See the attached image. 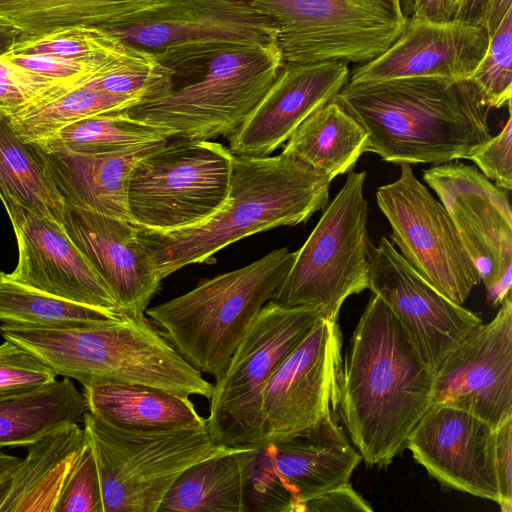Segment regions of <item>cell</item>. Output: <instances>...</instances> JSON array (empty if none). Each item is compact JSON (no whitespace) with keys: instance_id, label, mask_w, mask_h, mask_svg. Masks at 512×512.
<instances>
[{"instance_id":"cell-49","label":"cell","mask_w":512,"mask_h":512,"mask_svg":"<svg viewBox=\"0 0 512 512\" xmlns=\"http://www.w3.org/2000/svg\"><path fill=\"white\" fill-rule=\"evenodd\" d=\"M21 461L22 459L8 455L0 449V484L12 475Z\"/></svg>"},{"instance_id":"cell-41","label":"cell","mask_w":512,"mask_h":512,"mask_svg":"<svg viewBox=\"0 0 512 512\" xmlns=\"http://www.w3.org/2000/svg\"><path fill=\"white\" fill-rule=\"evenodd\" d=\"M70 85L43 77L16 66L0 56V108L15 110Z\"/></svg>"},{"instance_id":"cell-15","label":"cell","mask_w":512,"mask_h":512,"mask_svg":"<svg viewBox=\"0 0 512 512\" xmlns=\"http://www.w3.org/2000/svg\"><path fill=\"white\" fill-rule=\"evenodd\" d=\"M342 339L337 320L321 317L266 383L261 401L263 440L291 437L339 406Z\"/></svg>"},{"instance_id":"cell-42","label":"cell","mask_w":512,"mask_h":512,"mask_svg":"<svg viewBox=\"0 0 512 512\" xmlns=\"http://www.w3.org/2000/svg\"><path fill=\"white\" fill-rule=\"evenodd\" d=\"M509 116L501 132L475 147L467 156L481 173L497 187L512 189V115L511 103L507 104Z\"/></svg>"},{"instance_id":"cell-31","label":"cell","mask_w":512,"mask_h":512,"mask_svg":"<svg viewBox=\"0 0 512 512\" xmlns=\"http://www.w3.org/2000/svg\"><path fill=\"white\" fill-rule=\"evenodd\" d=\"M155 0H0V21L29 36L70 27L101 28L144 9Z\"/></svg>"},{"instance_id":"cell-8","label":"cell","mask_w":512,"mask_h":512,"mask_svg":"<svg viewBox=\"0 0 512 512\" xmlns=\"http://www.w3.org/2000/svg\"><path fill=\"white\" fill-rule=\"evenodd\" d=\"M366 172L348 173L343 187L326 206L272 301L287 307L309 306L337 320L344 301L368 289V203Z\"/></svg>"},{"instance_id":"cell-16","label":"cell","mask_w":512,"mask_h":512,"mask_svg":"<svg viewBox=\"0 0 512 512\" xmlns=\"http://www.w3.org/2000/svg\"><path fill=\"white\" fill-rule=\"evenodd\" d=\"M368 289L392 311L434 373L483 323L479 315L451 301L422 278L385 236L377 246H370Z\"/></svg>"},{"instance_id":"cell-11","label":"cell","mask_w":512,"mask_h":512,"mask_svg":"<svg viewBox=\"0 0 512 512\" xmlns=\"http://www.w3.org/2000/svg\"><path fill=\"white\" fill-rule=\"evenodd\" d=\"M278 29L283 63H365L385 52L408 18L400 0H247Z\"/></svg>"},{"instance_id":"cell-22","label":"cell","mask_w":512,"mask_h":512,"mask_svg":"<svg viewBox=\"0 0 512 512\" xmlns=\"http://www.w3.org/2000/svg\"><path fill=\"white\" fill-rule=\"evenodd\" d=\"M63 226L103 278L118 309L142 316L161 279L139 239L132 221L93 211L66 207Z\"/></svg>"},{"instance_id":"cell-43","label":"cell","mask_w":512,"mask_h":512,"mask_svg":"<svg viewBox=\"0 0 512 512\" xmlns=\"http://www.w3.org/2000/svg\"><path fill=\"white\" fill-rule=\"evenodd\" d=\"M495 463L502 512L512 510V416L495 428Z\"/></svg>"},{"instance_id":"cell-45","label":"cell","mask_w":512,"mask_h":512,"mask_svg":"<svg viewBox=\"0 0 512 512\" xmlns=\"http://www.w3.org/2000/svg\"><path fill=\"white\" fill-rule=\"evenodd\" d=\"M400 2L407 18L446 22L452 20L454 16L449 0H400Z\"/></svg>"},{"instance_id":"cell-6","label":"cell","mask_w":512,"mask_h":512,"mask_svg":"<svg viewBox=\"0 0 512 512\" xmlns=\"http://www.w3.org/2000/svg\"><path fill=\"white\" fill-rule=\"evenodd\" d=\"M295 256L287 247L274 249L244 267L202 280L145 313L192 367L217 379Z\"/></svg>"},{"instance_id":"cell-40","label":"cell","mask_w":512,"mask_h":512,"mask_svg":"<svg viewBox=\"0 0 512 512\" xmlns=\"http://www.w3.org/2000/svg\"><path fill=\"white\" fill-rule=\"evenodd\" d=\"M140 52L136 49L133 54L126 58L107 63L67 59L49 55L10 54L4 57L16 66L34 74L70 85H81L102 71L131 59Z\"/></svg>"},{"instance_id":"cell-32","label":"cell","mask_w":512,"mask_h":512,"mask_svg":"<svg viewBox=\"0 0 512 512\" xmlns=\"http://www.w3.org/2000/svg\"><path fill=\"white\" fill-rule=\"evenodd\" d=\"M137 104L136 100L81 84L68 86L15 110L4 111L22 140L39 143L80 119Z\"/></svg>"},{"instance_id":"cell-18","label":"cell","mask_w":512,"mask_h":512,"mask_svg":"<svg viewBox=\"0 0 512 512\" xmlns=\"http://www.w3.org/2000/svg\"><path fill=\"white\" fill-rule=\"evenodd\" d=\"M13 227L18 263L6 276L68 301L119 310L109 287L63 224L0 198Z\"/></svg>"},{"instance_id":"cell-24","label":"cell","mask_w":512,"mask_h":512,"mask_svg":"<svg viewBox=\"0 0 512 512\" xmlns=\"http://www.w3.org/2000/svg\"><path fill=\"white\" fill-rule=\"evenodd\" d=\"M166 143L102 154L46 150L35 145L66 207L132 221L127 200L131 173L142 159Z\"/></svg>"},{"instance_id":"cell-29","label":"cell","mask_w":512,"mask_h":512,"mask_svg":"<svg viewBox=\"0 0 512 512\" xmlns=\"http://www.w3.org/2000/svg\"><path fill=\"white\" fill-rule=\"evenodd\" d=\"M245 446H227L187 468L168 490L158 512H246Z\"/></svg>"},{"instance_id":"cell-19","label":"cell","mask_w":512,"mask_h":512,"mask_svg":"<svg viewBox=\"0 0 512 512\" xmlns=\"http://www.w3.org/2000/svg\"><path fill=\"white\" fill-rule=\"evenodd\" d=\"M496 432L464 410L432 403L407 438L415 461L441 485L498 503Z\"/></svg>"},{"instance_id":"cell-1","label":"cell","mask_w":512,"mask_h":512,"mask_svg":"<svg viewBox=\"0 0 512 512\" xmlns=\"http://www.w3.org/2000/svg\"><path fill=\"white\" fill-rule=\"evenodd\" d=\"M433 385L434 371L372 293L342 364L338 406L367 465L385 468L406 448L409 434L432 404Z\"/></svg>"},{"instance_id":"cell-13","label":"cell","mask_w":512,"mask_h":512,"mask_svg":"<svg viewBox=\"0 0 512 512\" xmlns=\"http://www.w3.org/2000/svg\"><path fill=\"white\" fill-rule=\"evenodd\" d=\"M376 202L391 239L410 266L451 301L463 305L480 274L444 206L401 164L395 181L378 187Z\"/></svg>"},{"instance_id":"cell-35","label":"cell","mask_w":512,"mask_h":512,"mask_svg":"<svg viewBox=\"0 0 512 512\" xmlns=\"http://www.w3.org/2000/svg\"><path fill=\"white\" fill-rule=\"evenodd\" d=\"M135 51L100 28L77 26L41 35L25 34L11 54L107 63L126 58Z\"/></svg>"},{"instance_id":"cell-30","label":"cell","mask_w":512,"mask_h":512,"mask_svg":"<svg viewBox=\"0 0 512 512\" xmlns=\"http://www.w3.org/2000/svg\"><path fill=\"white\" fill-rule=\"evenodd\" d=\"M63 224L66 206L34 143L22 140L0 108V198Z\"/></svg>"},{"instance_id":"cell-3","label":"cell","mask_w":512,"mask_h":512,"mask_svg":"<svg viewBox=\"0 0 512 512\" xmlns=\"http://www.w3.org/2000/svg\"><path fill=\"white\" fill-rule=\"evenodd\" d=\"M331 181L300 160L235 156L224 205L203 223L158 232L139 227V239L161 280L256 233L306 222L329 201Z\"/></svg>"},{"instance_id":"cell-39","label":"cell","mask_w":512,"mask_h":512,"mask_svg":"<svg viewBox=\"0 0 512 512\" xmlns=\"http://www.w3.org/2000/svg\"><path fill=\"white\" fill-rule=\"evenodd\" d=\"M55 512H103L96 462L85 436L62 488Z\"/></svg>"},{"instance_id":"cell-28","label":"cell","mask_w":512,"mask_h":512,"mask_svg":"<svg viewBox=\"0 0 512 512\" xmlns=\"http://www.w3.org/2000/svg\"><path fill=\"white\" fill-rule=\"evenodd\" d=\"M88 410L70 378L42 387L0 395V447L29 445L49 432L83 422Z\"/></svg>"},{"instance_id":"cell-46","label":"cell","mask_w":512,"mask_h":512,"mask_svg":"<svg viewBox=\"0 0 512 512\" xmlns=\"http://www.w3.org/2000/svg\"><path fill=\"white\" fill-rule=\"evenodd\" d=\"M490 0H462L452 20L483 26Z\"/></svg>"},{"instance_id":"cell-12","label":"cell","mask_w":512,"mask_h":512,"mask_svg":"<svg viewBox=\"0 0 512 512\" xmlns=\"http://www.w3.org/2000/svg\"><path fill=\"white\" fill-rule=\"evenodd\" d=\"M100 29L164 66L218 48L277 44L278 34L247 0H155Z\"/></svg>"},{"instance_id":"cell-10","label":"cell","mask_w":512,"mask_h":512,"mask_svg":"<svg viewBox=\"0 0 512 512\" xmlns=\"http://www.w3.org/2000/svg\"><path fill=\"white\" fill-rule=\"evenodd\" d=\"M321 317L315 307H287L272 300L262 307L213 384L206 423L218 444L262 442L264 387Z\"/></svg>"},{"instance_id":"cell-33","label":"cell","mask_w":512,"mask_h":512,"mask_svg":"<svg viewBox=\"0 0 512 512\" xmlns=\"http://www.w3.org/2000/svg\"><path fill=\"white\" fill-rule=\"evenodd\" d=\"M172 138L169 129L133 118L123 109L80 119L34 144L46 150L102 154L168 142Z\"/></svg>"},{"instance_id":"cell-47","label":"cell","mask_w":512,"mask_h":512,"mask_svg":"<svg viewBox=\"0 0 512 512\" xmlns=\"http://www.w3.org/2000/svg\"><path fill=\"white\" fill-rule=\"evenodd\" d=\"M512 8V0H490L483 27L489 38L492 36L506 12Z\"/></svg>"},{"instance_id":"cell-2","label":"cell","mask_w":512,"mask_h":512,"mask_svg":"<svg viewBox=\"0 0 512 512\" xmlns=\"http://www.w3.org/2000/svg\"><path fill=\"white\" fill-rule=\"evenodd\" d=\"M334 100L365 129L367 152L395 164L467 159L491 137L490 108L469 78L347 82Z\"/></svg>"},{"instance_id":"cell-26","label":"cell","mask_w":512,"mask_h":512,"mask_svg":"<svg viewBox=\"0 0 512 512\" xmlns=\"http://www.w3.org/2000/svg\"><path fill=\"white\" fill-rule=\"evenodd\" d=\"M88 411L118 428L169 431L206 426L190 397L160 389L109 383L83 387Z\"/></svg>"},{"instance_id":"cell-14","label":"cell","mask_w":512,"mask_h":512,"mask_svg":"<svg viewBox=\"0 0 512 512\" xmlns=\"http://www.w3.org/2000/svg\"><path fill=\"white\" fill-rule=\"evenodd\" d=\"M423 180L448 212L493 307L511 294L512 217L505 191L461 162L423 170Z\"/></svg>"},{"instance_id":"cell-20","label":"cell","mask_w":512,"mask_h":512,"mask_svg":"<svg viewBox=\"0 0 512 512\" xmlns=\"http://www.w3.org/2000/svg\"><path fill=\"white\" fill-rule=\"evenodd\" d=\"M348 63H283L276 79L229 139L235 156H268L316 109L340 92Z\"/></svg>"},{"instance_id":"cell-25","label":"cell","mask_w":512,"mask_h":512,"mask_svg":"<svg viewBox=\"0 0 512 512\" xmlns=\"http://www.w3.org/2000/svg\"><path fill=\"white\" fill-rule=\"evenodd\" d=\"M83 443V428L71 423L27 445L26 458L0 484V512H55Z\"/></svg>"},{"instance_id":"cell-4","label":"cell","mask_w":512,"mask_h":512,"mask_svg":"<svg viewBox=\"0 0 512 512\" xmlns=\"http://www.w3.org/2000/svg\"><path fill=\"white\" fill-rule=\"evenodd\" d=\"M0 334L83 387L143 385L207 400L213 384L192 367L145 315L74 329L1 324Z\"/></svg>"},{"instance_id":"cell-48","label":"cell","mask_w":512,"mask_h":512,"mask_svg":"<svg viewBox=\"0 0 512 512\" xmlns=\"http://www.w3.org/2000/svg\"><path fill=\"white\" fill-rule=\"evenodd\" d=\"M24 36L25 33L17 27L0 21V56L11 54Z\"/></svg>"},{"instance_id":"cell-51","label":"cell","mask_w":512,"mask_h":512,"mask_svg":"<svg viewBox=\"0 0 512 512\" xmlns=\"http://www.w3.org/2000/svg\"><path fill=\"white\" fill-rule=\"evenodd\" d=\"M4 272L0 268V278L3 276Z\"/></svg>"},{"instance_id":"cell-23","label":"cell","mask_w":512,"mask_h":512,"mask_svg":"<svg viewBox=\"0 0 512 512\" xmlns=\"http://www.w3.org/2000/svg\"><path fill=\"white\" fill-rule=\"evenodd\" d=\"M261 444L275 474L293 496L296 512L304 502L350 482L362 461L335 415L291 437Z\"/></svg>"},{"instance_id":"cell-34","label":"cell","mask_w":512,"mask_h":512,"mask_svg":"<svg viewBox=\"0 0 512 512\" xmlns=\"http://www.w3.org/2000/svg\"><path fill=\"white\" fill-rule=\"evenodd\" d=\"M124 316L120 310L104 309L61 299L0 278V322L53 329H74L107 324Z\"/></svg>"},{"instance_id":"cell-17","label":"cell","mask_w":512,"mask_h":512,"mask_svg":"<svg viewBox=\"0 0 512 512\" xmlns=\"http://www.w3.org/2000/svg\"><path fill=\"white\" fill-rule=\"evenodd\" d=\"M432 403L469 412L493 428L512 416L511 294L493 320L475 328L436 369Z\"/></svg>"},{"instance_id":"cell-21","label":"cell","mask_w":512,"mask_h":512,"mask_svg":"<svg viewBox=\"0 0 512 512\" xmlns=\"http://www.w3.org/2000/svg\"><path fill=\"white\" fill-rule=\"evenodd\" d=\"M488 43L483 26L408 18L400 37L378 57L356 66L348 82L410 77L467 79L485 55Z\"/></svg>"},{"instance_id":"cell-5","label":"cell","mask_w":512,"mask_h":512,"mask_svg":"<svg viewBox=\"0 0 512 512\" xmlns=\"http://www.w3.org/2000/svg\"><path fill=\"white\" fill-rule=\"evenodd\" d=\"M277 44L218 48L166 65L173 86L165 96L129 107L136 119L169 129L174 138L229 137L276 79Z\"/></svg>"},{"instance_id":"cell-7","label":"cell","mask_w":512,"mask_h":512,"mask_svg":"<svg viewBox=\"0 0 512 512\" xmlns=\"http://www.w3.org/2000/svg\"><path fill=\"white\" fill-rule=\"evenodd\" d=\"M99 476L103 512H158L176 479L227 447L207 425L169 431L113 426L90 411L83 419Z\"/></svg>"},{"instance_id":"cell-27","label":"cell","mask_w":512,"mask_h":512,"mask_svg":"<svg viewBox=\"0 0 512 512\" xmlns=\"http://www.w3.org/2000/svg\"><path fill=\"white\" fill-rule=\"evenodd\" d=\"M367 147L368 135L363 126L332 99L295 129L281 153L332 181L350 172Z\"/></svg>"},{"instance_id":"cell-9","label":"cell","mask_w":512,"mask_h":512,"mask_svg":"<svg viewBox=\"0 0 512 512\" xmlns=\"http://www.w3.org/2000/svg\"><path fill=\"white\" fill-rule=\"evenodd\" d=\"M234 155L219 142L179 138L133 169L127 191L132 222L168 232L199 225L225 203Z\"/></svg>"},{"instance_id":"cell-36","label":"cell","mask_w":512,"mask_h":512,"mask_svg":"<svg viewBox=\"0 0 512 512\" xmlns=\"http://www.w3.org/2000/svg\"><path fill=\"white\" fill-rule=\"evenodd\" d=\"M84 84L141 104L168 94L173 86V72L142 52L102 71Z\"/></svg>"},{"instance_id":"cell-44","label":"cell","mask_w":512,"mask_h":512,"mask_svg":"<svg viewBox=\"0 0 512 512\" xmlns=\"http://www.w3.org/2000/svg\"><path fill=\"white\" fill-rule=\"evenodd\" d=\"M371 512L370 504L357 493L350 482L304 502L299 512Z\"/></svg>"},{"instance_id":"cell-38","label":"cell","mask_w":512,"mask_h":512,"mask_svg":"<svg viewBox=\"0 0 512 512\" xmlns=\"http://www.w3.org/2000/svg\"><path fill=\"white\" fill-rule=\"evenodd\" d=\"M56 380V374L37 355L5 340L0 345V395L33 390Z\"/></svg>"},{"instance_id":"cell-37","label":"cell","mask_w":512,"mask_h":512,"mask_svg":"<svg viewBox=\"0 0 512 512\" xmlns=\"http://www.w3.org/2000/svg\"><path fill=\"white\" fill-rule=\"evenodd\" d=\"M477 86L483 103L500 108L512 96V8L489 38L485 55L469 77Z\"/></svg>"},{"instance_id":"cell-50","label":"cell","mask_w":512,"mask_h":512,"mask_svg":"<svg viewBox=\"0 0 512 512\" xmlns=\"http://www.w3.org/2000/svg\"><path fill=\"white\" fill-rule=\"evenodd\" d=\"M449 2L451 4V7L454 10V14H455V12H456L457 8L459 7V5L461 4L462 0H449Z\"/></svg>"}]
</instances>
